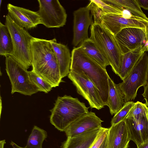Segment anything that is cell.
<instances>
[{
  "instance_id": "ffe728a7",
  "label": "cell",
  "mask_w": 148,
  "mask_h": 148,
  "mask_svg": "<svg viewBox=\"0 0 148 148\" xmlns=\"http://www.w3.org/2000/svg\"><path fill=\"white\" fill-rule=\"evenodd\" d=\"M108 84V97L106 106L109 108L111 114L113 115L121 109L125 102L119 84H115L110 77Z\"/></svg>"
},
{
  "instance_id": "603a6c76",
  "label": "cell",
  "mask_w": 148,
  "mask_h": 148,
  "mask_svg": "<svg viewBox=\"0 0 148 148\" xmlns=\"http://www.w3.org/2000/svg\"><path fill=\"white\" fill-rule=\"evenodd\" d=\"M13 51L12 40L9 30L5 25L0 22V55L11 56Z\"/></svg>"
},
{
  "instance_id": "1f68e13d",
  "label": "cell",
  "mask_w": 148,
  "mask_h": 148,
  "mask_svg": "<svg viewBox=\"0 0 148 148\" xmlns=\"http://www.w3.org/2000/svg\"><path fill=\"white\" fill-rule=\"evenodd\" d=\"M107 136L104 139V140L103 141L101 145L99 148H108L107 140Z\"/></svg>"
},
{
  "instance_id": "8fae6325",
  "label": "cell",
  "mask_w": 148,
  "mask_h": 148,
  "mask_svg": "<svg viewBox=\"0 0 148 148\" xmlns=\"http://www.w3.org/2000/svg\"><path fill=\"white\" fill-rule=\"evenodd\" d=\"M90 10L88 5L81 7L73 13V44L77 46L89 38L88 30L89 27L94 23L92 15L90 14Z\"/></svg>"
},
{
  "instance_id": "836d02e7",
  "label": "cell",
  "mask_w": 148,
  "mask_h": 148,
  "mask_svg": "<svg viewBox=\"0 0 148 148\" xmlns=\"http://www.w3.org/2000/svg\"><path fill=\"white\" fill-rule=\"evenodd\" d=\"M5 143V140H1L0 141V148H4V146Z\"/></svg>"
},
{
  "instance_id": "44dd1931",
  "label": "cell",
  "mask_w": 148,
  "mask_h": 148,
  "mask_svg": "<svg viewBox=\"0 0 148 148\" xmlns=\"http://www.w3.org/2000/svg\"><path fill=\"white\" fill-rule=\"evenodd\" d=\"M104 2L116 7L123 8L132 14L145 20L148 18L144 13L136 0H103Z\"/></svg>"
},
{
  "instance_id": "d4e9b609",
  "label": "cell",
  "mask_w": 148,
  "mask_h": 148,
  "mask_svg": "<svg viewBox=\"0 0 148 148\" xmlns=\"http://www.w3.org/2000/svg\"><path fill=\"white\" fill-rule=\"evenodd\" d=\"M29 73L30 80L39 91L47 93L52 89L53 87L49 83L37 75L32 70L29 71Z\"/></svg>"
},
{
  "instance_id": "83f0119b",
  "label": "cell",
  "mask_w": 148,
  "mask_h": 148,
  "mask_svg": "<svg viewBox=\"0 0 148 148\" xmlns=\"http://www.w3.org/2000/svg\"><path fill=\"white\" fill-rule=\"evenodd\" d=\"M90 1L88 5L90 8L91 15L94 17V23L101 24L102 18L104 15L102 10L92 0H90Z\"/></svg>"
},
{
  "instance_id": "4dcf8cb0",
  "label": "cell",
  "mask_w": 148,
  "mask_h": 148,
  "mask_svg": "<svg viewBox=\"0 0 148 148\" xmlns=\"http://www.w3.org/2000/svg\"><path fill=\"white\" fill-rule=\"evenodd\" d=\"M144 92L142 95L145 101V104L148 108V83L144 86Z\"/></svg>"
},
{
  "instance_id": "277c9868",
  "label": "cell",
  "mask_w": 148,
  "mask_h": 148,
  "mask_svg": "<svg viewBox=\"0 0 148 148\" xmlns=\"http://www.w3.org/2000/svg\"><path fill=\"white\" fill-rule=\"evenodd\" d=\"M89 38L108 61L112 71L119 74L122 53L114 35L101 24L93 23Z\"/></svg>"
},
{
  "instance_id": "5b68a950",
  "label": "cell",
  "mask_w": 148,
  "mask_h": 148,
  "mask_svg": "<svg viewBox=\"0 0 148 148\" xmlns=\"http://www.w3.org/2000/svg\"><path fill=\"white\" fill-rule=\"evenodd\" d=\"M5 25L12 40L13 51L11 56L27 69L32 66L31 41L33 38L27 29L17 24L8 14Z\"/></svg>"
},
{
  "instance_id": "e575fe53",
  "label": "cell",
  "mask_w": 148,
  "mask_h": 148,
  "mask_svg": "<svg viewBox=\"0 0 148 148\" xmlns=\"http://www.w3.org/2000/svg\"><path fill=\"white\" fill-rule=\"evenodd\" d=\"M15 148H23V147H20L18 146H17Z\"/></svg>"
},
{
  "instance_id": "52a82bcc",
  "label": "cell",
  "mask_w": 148,
  "mask_h": 148,
  "mask_svg": "<svg viewBox=\"0 0 148 148\" xmlns=\"http://www.w3.org/2000/svg\"><path fill=\"white\" fill-rule=\"evenodd\" d=\"M5 70L11 85V94L31 96L39 92L30 80L29 71L11 56L5 57Z\"/></svg>"
},
{
  "instance_id": "e0dca14e",
  "label": "cell",
  "mask_w": 148,
  "mask_h": 148,
  "mask_svg": "<svg viewBox=\"0 0 148 148\" xmlns=\"http://www.w3.org/2000/svg\"><path fill=\"white\" fill-rule=\"evenodd\" d=\"M148 43L125 53L122 54L119 74L123 81L127 76L143 53L147 51Z\"/></svg>"
},
{
  "instance_id": "484cf974",
  "label": "cell",
  "mask_w": 148,
  "mask_h": 148,
  "mask_svg": "<svg viewBox=\"0 0 148 148\" xmlns=\"http://www.w3.org/2000/svg\"><path fill=\"white\" fill-rule=\"evenodd\" d=\"M148 113V108L145 104L138 101L134 103L126 119L131 117L138 118L147 115Z\"/></svg>"
},
{
  "instance_id": "7a4b0ae2",
  "label": "cell",
  "mask_w": 148,
  "mask_h": 148,
  "mask_svg": "<svg viewBox=\"0 0 148 148\" xmlns=\"http://www.w3.org/2000/svg\"><path fill=\"white\" fill-rule=\"evenodd\" d=\"M70 71H83L98 89L104 106L108 97L109 77L106 69L90 57L80 46L71 53Z\"/></svg>"
},
{
  "instance_id": "d6986e66",
  "label": "cell",
  "mask_w": 148,
  "mask_h": 148,
  "mask_svg": "<svg viewBox=\"0 0 148 148\" xmlns=\"http://www.w3.org/2000/svg\"><path fill=\"white\" fill-rule=\"evenodd\" d=\"M102 127L76 136L67 137L61 148H90Z\"/></svg>"
},
{
  "instance_id": "3957f363",
  "label": "cell",
  "mask_w": 148,
  "mask_h": 148,
  "mask_svg": "<svg viewBox=\"0 0 148 148\" xmlns=\"http://www.w3.org/2000/svg\"><path fill=\"white\" fill-rule=\"evenodd\" d=\"M89 108L77 98L67 95L58 96L50 110V122L58 130L64 131L71 123L88 112Z\"/></svg>"
},
{
  "instance_id": "cb8c5ba5",
  "label": "cell",
  "mask_w": 148,
  "mask_h": 148,
  "mask_svg": "<svg viewBox=\"0 0 148 148\" xmlns=\"http://www.w3.org/2000/svg\"><path fill=\"white\" fill-rule=\"evenodd\" d=\"M47 136L46 131L34 125L29 136L26 146L23 148H42V145Z\"/></svg>"
},
{
  "instance_id": "6da1fadb",
  "label": "cell",
  "mask_w": 148,
  "mask_h": 148,
  "mask_svg": "<svg viewBox=\"0 0 148 148\" xmlns=\"http://www.w3.org/2000/svg\"><path fill=\"white\" fill-rule=\"evenodd\" d=\"M31 45L32 70L53 88L59 86L62 78L50 40L34 37Z\"/></svg>"
},
{
  "instance_id": "5bb4252c",
  "label": "cell",
  "mask_w": 148,
  "mask_h": 148,
  "mask_svg": "<svg viewBox=\"0 0 148 148\" xmlns=\"http://www.w3.org/2000/svg\"><path fill=\"white\" fill-rule=\"evenodd\" d=\"M8 14L18 25L26 29L36 27L41 24L39 14L23 7L14 5L10 3L7 4Z\"/></svg>"
},
{
  "instance_id": "8992f818",
  "label": "cell",
  "mask_w": 148,
  "mask_h": 148,
  "mask_svg": "<svg viewBox=\"0 0 148 148\" xmlns=\"http://www.w3.org/2000/svg\"><path fill=\"white\" fill-rule=\"evenodd\" d=\"M148 83V55L144 52L123 82L119 87L124 96L125 102L132 101L136 97L139 88Z\"/></svg>"
},
{
  "instance_id": "4316f807",
  "label": "cell",
  "mask_w": 148,
  "mask_h": 148,
  "mask_svg": "<svg viewBox=\"0 0 148 148\" xmlns=\"http://www.w3.org/2000/svg\"><path fill=\"white\" fill-rule=\"evenodd\" d=\"M134 103L132 101L125 102L121 109L115 114L112 118L111 122V125L125 120Z\"/></svg>"
},
{
  "instance_id": "f546056e",
  "label": "cell",
  "mask_w": 148,
  "mask_h": 148,
  "mask_svg": "<svg viewBox=\"0 0 148 148\" xmlns=\"http://www.w3.org/2000/svg\"><path fill=\"white\" fill-rule=\"evenodd\" d=\"M140 7L148 10V0H136Z\"/></svg>"
},
{
  "instance_id": "7c38bea8",
  "label": "cell",
  "mask_w": 148,
  "mask_h": 148,
  "mask_svg": "<svg viewBox=\"0 0 148 148\" xmlns=\"http://www.w3.org/2000/svg\"><path fill=\"white\" fill-rule=\"evenodd\" d=\"M101 24L114 36L122 29L127 27L148 29V21L133 19L123 15L114 14L104 15Z\"/></svg>"
},
{
  "instance_id": "d590c367",
  "label": "cell",
  "mask_w": 148,
  "mask_h": 148,
  "mask_svg": "<svg viewBox=\"0 0 148 148\" xmlns=\"http://www.w3.org/2000/svg\"><path fill=\"white\" fill-rule=\"evenodd\" d=\"M2 1L1 0H0V6L1 5V2H2Z\"/></svg>"
},
{
  "instance_id": "d6a6232c",
  "label": "cell",
  "mask_w": 148,
  "mask_h": 148,
  "mask_svg": "<svg viewBox=\"0 0 148 148\" xmlns=\"http://www.w3.org/2000/svg\"><path fill=\"white\" fill-rule=\"evenodd\" d=\"M137 148H148V140L146 142L137 145Z\"/></svg>"
},
{
  "instance_id": "8d00e7d4",
  "label": "cell",
  "mask_w": 148,
  "mask_h": 148,
  "mask_svg": "<svg viewBox=\"0 0 148 148\" xmlns=\"http://www.w3.org/2000/svg\"><path fill=\"white\" fill-rule=\"evenodd\" d=\"M147 51H148V46H147Z\"/></svg>"
},
{
  "instance_id": "9c48e42d",
  "label": "cell",
  "mask_w": 148,
  "mask_h": 148,
  "mask_svg": "<svg viewBox=\"0 0 148 148\" xmlns=\"http://www.w3.org/2000/svg\"><path fill=\"white\" fill-rule=\"evenodd\" d=\"M38 12L41 24L48 28H60L66 24L67 14L58 0H38Z\"/></svg>"
},
{
  "instance_id": "30bf717a",
  "label": "cell",
  "mask_w": 148,
  "mask_h": 148,
  "mask_svg": "<svg viewBox=\"0 0 148 148\" xmlns=\"http://www.w3.org/2000/svg\"><path fill=\"white\" fill-rule=\"evenodd\" d=\"M114 36L123 54L146 44L144 42L148 41V29L127 27L122 29Z\"/></svg>"
},
{
  "instance_id": "ac0fdd59",
  "label": "cell",
  "mask_w": 148,
  "mask_h": 148,
  "mask_svg": "<svg viewBox=\"0 0 148 148\" xmlns=\"http://www.w3.org/2000/svg\"><path fill=\"white\" fill-rule=\"evenodd\" d=\"M54 51L62 78L68 76L70 72L71 54L67 46L58 43L55 38L50 40Z\"/></svg>"
},
{
  "instance_id": "9a60e30c",
  "label": "cell",
  "mask_w": 148,
  "mask_h": 148,
  "mask_svg": "<svg viewBox=\"0 0 148 148\" xmlns=\"http://www.w3.org/2000/svg\"><path fill=\"white\" fill-rule=\"evenodd\" d=\"M108 148H128L131 140L125 119L112 125L107 136Z\"/></svg>"
},
{
  "instance_id": "ba28073f",
  "label": "cell",
  "mask_w": 148,
  "mask_h": 148,
  "mask_svg": "<svg viewBox=\"0 0 148 148\" xmlns=\"http://www.w3.org/2000/svg\"><path fill=\"white\" fill-rule=\"evenodd\" d=\"M68 77L91 108L99 110L104 107L98 89L83 71H70Z\"/></svg>"
},
{
  "instance_id": "7402d4cb",
  "label": "cell",
  "mask_w": 148,
  "mask_h": 148,
  "mask_svg": "<svg viewBox=\"0 0 148 148\" xmlns=\"http://www.w3.org/2000/svg\"><path fill=\"white\" fill-rule=\"evenodd\" d=\"M81 47L90 57L103 68L106 69L110 64L98 49L94 42L90 38L80 44Z\"/></svg>"
},
{
  "instance_id": "f1b7e54d",
  "label": "cell",
  "mask_w": 148,
  "mask_h": 148,
  "mask_svg": "<svg viewBox=\"0 0 148 148\" xmlns=\"http://www.w3.org/2000/svg\"><path fill=\"white\" fill-rule=\"evenodd\" d=\"M109 128L102 127L97 137L90 148H99L107 136Z\"/></svg>"
},
{
  "instance_id": "4fadbf2b",
  "label": "cell",
  "mask_w": 148,
  "mask_h": 148,
  "mask_svg": "<svg viewBox=\"0 0 148 148\" xmlns=\"http://www.w3.org/2000/svg\"><path fill=\"white\" fill-rule=\"evenodd\" d=\"M103 122L95 113L89 112L71 123L64 132L67 137L76 136L101 127Z\"/></svg>"
},
{
  "instance_id": "2e32d148",
  "label": "cell",
  "mask_w": 148,
  "mask_h": 148,
  "mask_svg": "<svg viewBox=\"0 0 148 148\" xmlns=\"http://www.w3.org/2000/svg\"><path fill=\"white\" fill-rule=\"evenodd\" d=\"M130 140L136 145L148 140V113L147 115L138 118L125 119Z\"/></svg>"
}]
</instances>
